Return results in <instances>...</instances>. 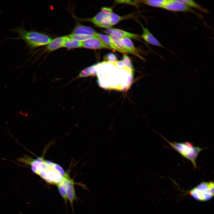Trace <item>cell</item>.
<instances>
[{
    "instance_id": "cell-4",
    "label": "cell",
    "mask_w": 214,
    "mask_h": 214,
    "mask_svg": "<svg viewBox=\"0 0 214 214\" xmlns=\"http://www.w3.org/2000/svg\"><path fill=\"white\" fill-rule=\"evenodd\" d=\"M214 183L213 181L202 182L189 191L190 195L195 200L206 202L214 196Z\"/></svg>"
},
{
    "instance_id": "cell-14",
    "label": "cell",
    "mask_w": 214,
    "mask_h": 214,
    "mask_svg": "<svg viewBox=\"0 0 214 214\" xmlns=\"http://www.w3.org/2000/svg\"><path fill=\"white\" fill-rule=\"evenodd\" d=\"M62 47L67 48H77L82 47V42L71 38L67 36Z\"/></svg>"
},
{
    "instance_id": "cell-9",
    "label": "cell",
    "mask_w": 214,
    "mask_h": 214,
    "mask_svg": "<svg viewBox=\"0 0 214 214\" xmlns=\"http://www.w3.org/2000/svg\"><path fill=\"white\" fill-rule=\"evenodd\" d=\"M112 12L111 8L103 7L101 11L94 17L90 19V21L98 26Z\"/></svg>"
},
{
    "instance_id": "cell-11",
    "label": "cell",
    "mask_w": 214,
    "mask_h": 214,
    "mask_svg": "<svg viewBox=\"0 0 214 214\" xmlns=\"http://www.w3.org/2000/svg\"><path fill=\"white\" fill-rule=\"evenodd\" d=\"M73 34L96 36L97 32L92 28L83 25H78L74 29Z\"/></svg>"
},
{
    "instance_id": "cell-17",
    "label": "cell",
    "mask_w": 214,
    "mask_h": 214,
    "mask_svg": "<svg viewBox=\"0 0 214 214\" xmlns=\"http://www.w3.org/2000/svg\"><path fill=\"white\" fill-rule=\"evenodd\" d=\"M57 185L60 194L63 199L65 203L67 204L68 199L67 196L65 185L63 180L62 182Z\"/></svg>"
},
{
    "instance_id": "cell-15",
    "label": "cell",
    "mask_w": 214,
    "mask_h": 214,
    "mask_svg": "<svg viewBox=\"0 0 214 214\" xmlns=\"http://www.w3.org/2000/svg\"><path fill=\"white\" fill-rule=\"evenodd\" d=\"M96 36L106 44L110 47L111 49L116 50L119 51V49L113 43L111 36L102 34L97 33Z\"/></svg>"
},
{
    "instance_id": "cell-3",
    "label": "cell",
    "mask_w": 214,
    "mask_h": 214,
    "mask_svg": "<svg viewBox=\"0 0 214 214\" xmlns=\"http://www.w3.org/2000/svg\"><path fill=\"white\" fill-rule=\"evenodd\" d=\"M161 136L168 143L172 149L183 157L190 161L194 169L197 168L196 159L199 153L202 150V148L198 147H195L192 143L189 141L171 142L162 136Z\"/></svg>"
},
{
    "instance_id": "cell-13",
    "label": "cell",
    "mask_w": 214,
    "mask_h": 214,
    "mask_svg": "<svg viewBox=\"0 0 214 214\" xmlns=\"http://www.w3.org/2000/svg\"><path fill=\"white\" fill-rule=\"evenodd\" d=\"M137 3H141L156 7L163 8L167 0H147L136 1Z\"/></svg>"
},
{
    "instance_id": "cell-23",
    "label": "cell",
    "mask_w": 214,
    "mask_h": 214,
    "mask_svg": "<svg viewBox=\"0 0 214 214\" xmlns=\"http://www.w3.org/2000/svg\"><path fill=\"white\" fill-rule=\"evenodd\" d=\"M116 1L118 3H127L130 4H131L136 5V1L132 0H118Z\"/></svg>"
},
{
    "instance_id": "cell-2",
    "label": "cell",
    "mask_w": 214,
    "mask_h": 214,
    "mask_svg": "<svg viewBox=\"0 0 214 214\" xmlns=\"http://www.w3.org/2000/svg\"><path fill=\"white\" fill-rule=\"evenodd\" d=\"M18 35L17 39H21L29 49H33L48 44L51 41L50 37L42 33L26 30L23 26L16 27L13 29Z\"/></svg>"
},
{
    "instance_id": "cell-7",
    "label": "cell",
    "mask_w": 214,
    "mask_h": 214,
    "mask_svg": "<svg viewBox=\"0 0 214 214\" xmlns=\"http://www.w3.org/2000/svg\"><path fill=\"white\" fill-rule=\"evenodd\" d=\"M82 43V47L86 48L92 49H111L110 47L96 36H94Z\"/></svg>"
},
{
    "instance_id": "cell-20",
    "label": "cell",
    "mask_w": 214,
    "mask_h": 214,
    "mask_svg": "<svg viewBox=\"0 0 214 214\" xmlns=\"http://www.w3.org/2000/svg\"><path fill=\"white\" fill-rule=\"evenodd\" d=\"M122 59L128 67L133 70V67L129 57L127 55L124 54L123 55Z\"/></svg>"
},
{
    "instance_id": "cell-21",
    "label": "cell",
    "mask_w": 214,
    "mask_h": 214,
    "mask_svg": "<svg viewBox=\"0 0 214 214\" xmlns=\"http://www.w3.org/2000/svg\"><path fill=\"white\" fill-rule=\"evenodd\" d=\"M90 76V73L87 67L81 70L77 78L85 77Z\"/></svg>"
},
{
    "instance_id": "cell-5",
    "label": "cell",
    "mask_w": 214,
    "mask_h": 214,
    "mask_svg": "<svg viewBox=\"0 0 214 214\" xmlns=\"http://www.w3.org/2000/svg\"><path fill=\"white\" fill-rule=\"evenodd\" d=\"M163 8L174 12H188L198 15L191 8L178 0H167Z\"/></svg>"
},
{
    "instance_id": "cell-12",
    "label": "cell",
    "mask_w": 214,
    "mask_h": 214,
    "mask_svg": "<svg viewBox=\"0 0 214 214\" xmlns=\"http://www.w3.org/2000/svg\"><path fill=\"white\" fill-rule=\"evenodd\" d=\"M67 36L58 37L52 40L48 44L47 49L50 51L55 50L62 47Z\"/></svg>"
},
{
    "instance_id": "cell-22",
    "label": "cell",
    "mask_w": 214,
    "mask_h": 214,
    "mask_svg": "<svg viewBox=\"0 0 214 214\" xmlns=\"http://www.w3.org/2000/svg\"><path fill=\"white\" fill-rule=\"evenodd\" d=\"M106 59L108 60L107 61L112 62L116 61L117 60V58L116 55L111 53H108L106 56Z\"/></svg>"
},
{
    "instance_id": "cell-6",
    "label": "cell",
    "mask_w": 214,
    "mask_h": 214,
    "mask_svg": "<svg viewBox=\"0 0 214 214\" xmlns=\"http://www.w3.org/2000/svg\"><path fill=\"white\" fill-rule=\"evenodd\" d=\"M63 181L65 185L68 200L69 201L72 210H73V202L76 198L74 181L67 174L64 177Z\"/></svg>"
},
{
    "instance_id": "cell-18",
    "label": "cell",
    "mask_w": 214,
    "mask_h": 214,
    "mask_svg": "<svg viewBox=\"0 0 214 214\" xmlns=\"http://www.w3.org/2000/svg\"><path fill=\"white\" fill-rule=\"evenodd\" d=\"M94 36L78 34H72L67 36L69 38L80 41H84Z\"/></svg>"
},
{
    "instance_id": "cell-10",
    "label": "cell",
    "mask_w": 214,
    "mask_h": 214,
    "mask_svg": "<svg viewBox=\"0 0 214 214\" xmlns=\"http://www.w3.org/2000/svg\"><path fill=\"white\" fill-rule=\"evenodd\" d=\"M143 30L141 35L142 38L147 42L153 45L163 48L164 46L154 37L149 30L145 28L142 24L140 23Z\"/></svg>"
},
{
    "instance_id": "cell-8",
    "label": "cell",
    "mask_w": 214,
    "mask_h": 214,
    "mask_svg": "<svg viewBox=\"0 0 214 214\" xmlns=\"http://www.w3.org/2000/svg\"><path fill=\"white\" fill-rule=\"evenodd\" d=\"M104 32L111 36H114L119 38L127 37L138 39L139 37V36L137 34L116 29H108L104 31Z\"/></svg>"
},
{
    "instance_id": "cell-1",
    "label": "cell",
    "mask_w": 214,
    "mask_h": 214,
    "mask_svg": "<svg viewBox=\"0 0 214 214\" xmlns=\"http://www.w3.org/2000/svg\"><path fill=\"white\" fill-rule=\"evenodd\" d=\"M22 163L30 166L32 171L48 183L57 185L67 174L59 164L44 160L43 157L32 159L24 157L19 159Z\"/></svg>"
},
{
    "instance_id": "cell-19",
    "label": "cell",
    "mask_w": 214,
    "mask_h": 214,
    "mask_svg": "<svg viewBox=\"0 0 214 214\" xmlns=\"http://www.w3.org/2000/svg\"><path fill=\"white\" fill-rule=\"evenodd\" d=\"M109 18L110 23L112 26L117 24L123 18L122 17L112 12L110 14Z\"/></svg>"
},
{
    "instance_id": "cell-16",
    "label": "cell",
    "mask_w": 214,
    "mask_h": 214,
    "mask_svg": "<svg viewBox=\"0 0 214 214\" xmlns=\"http://www.w3.org/2000/svg\"><path fill=\"white\" fill-rule=\"evenodd\" d=\"M179 1L183 3L189 7H193L204 13H207L208 10L201 6L200 5L192 0H178Z\"/></svg>"
}]
</instances>
